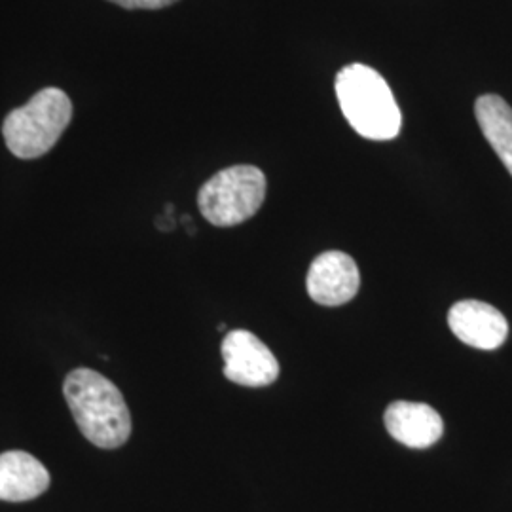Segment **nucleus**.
Masks as SVG:
<instances>
[{
  "label": "nucleus",
  "instance_id": "obj_1",
  "mask_svg": "<svg viewBox=\"0 0 512 512\" xmlns=\"http://www.w3.org/2000/svg\"><path fill=\"white\" fill-rule=\"evenodd\" d=\"M63 395L82 435L97 448L114 450L128 442L131 414L109 378L92 368H76L65 378Z\"/></svg>",
  "mask_w": 512,
  "mask_h": 512
},
{
  "label": "nucleus",
  "instance_id": "obj_6",
  "mask_svg": "<svg viewBox=\"0 0 512 512\" xmlns=\"http://www.w3.org/2000/svg\"><path fill=\"white\" fill-rule=\"evenodd\" d=\"M308 294L321 306H344L359 293L361 274L351 256L342 251H327L311 262Z\"/></svg>",
  "mask_w": 512,
  "mask_h": 512
},
{
  "label": "nucleus",
  "instance_id": "obj_11",
  "mask_svg": "<svg viewBox=\"0 0 512 512\" xmlns=\"http://www.w3.org/2000/svg\"><path fill=\"white\" fill-rule=\"evenodd\" d=\"M126 10H160L165 6L175 4L177 0H109Z\"/></svg>",
  "mask_w": 512,
  "mask_h": 512
},
{
  "label": "nucleus",
  "instance_id": "obj_5",
  "mask_svg": "<svg viewBox=\"0 0 512 512\" xmlns=\"http://www.w3.org/2000/svg\"><path fill=\"white\" fill-rule=\"evenodd\" d=\"M224 376L245 387H266L279 376V363L270 348L249 330H230L222 340Z\"/></svg>",
  "mask_w": 512,
  "mask_h": 512
},
{
  "label": "nucleus",
  "instance_id": "obj_3",
  "mask_svg": "<svg viewBox=\"0 0 512 512\" xmlns=\"http://www.w3.org/2000/svg\"><path fill=\"white\" fill-rule=\"evenodd\" d=\"M73 103L59 88H44L23 107L12 110L2 126L8 150L21 160L48 154L71 124Z\"/></svg>",
  "mask_w": 512,
  "mask_h": 512
},
{
  "label": "nucleus",
  "instance_id": "obj_2",
  "mask_svg": "<svg viewBox=\"0 0 512 512\" xmlns=\"http://www.w3.org/2000/svg\"><path fill=\"white\" fill-rule=\"evenodd\" d=\"M336 97L349 126L370 141H391L401 133L403 114L384 76L363 63L336 76Z\"/></svg>",
  "mask_w": 512,
  "mask_h": 512
},
{
  "label": "nucleus",
  "instance_id": "obj_10",
  "mask_svg": "<svg viewBox=\"0 0 512 512\" xmlns=\"http://www.w3.org/2000/svg\"><path fill=\"white\" fill-rule=\"evenodd\" d=\"M476 122L486 141L512 175V109L499 95H482L476 99Z\"/></svg>",
  "mask_w": 512,
  "mask_h": 512
},
{
  "label": "nucleus",
  "instance_id": "obj_8",
  "mask_svg": "<svg viewBox=\"0 0 512 512\" xmlns=\"http://www.w3.org/2000/svg\"><path fill=\"white\" fill-rule=\"evenodd\" d=\"M384 421L393 439L414 450L433 446L444 433V421L439 412L425 403L397 401L389 404Z\"/></svg>",
  "mask_w": 512,
  "mask_h": 512
},
{
  "label": "nucleus",
  "instance_id": "obj_9",
  "mask_svg": "<svg viewBox=\"0 0 512 512\" xmlns=\"http://www.w3.org/2000/svg\"><path fill=\"white\" fill-rule=\"evenodd\" d=\"M50 486L48 469L27 452L0 454V501L23 503L37 499Z\"/></svg>",
  "mask_w": 512,
  "mask_h": 512
},
{
  "label": "nucleus",
  "instance_id": "obj_4",
  "mask_svg": "<svg viewBox=\"0 0 512 512\" xmlns=\"http://www.w3.org/2000/svg\"><path fill=\"white\" fill-rule=\"evenodd\" d=\"M264 198V173L255 165H234L222 169L203 184L198 205L207 222L219 228H230L255 217Z\"/></svg>",
  "mask_w": 512,
  "mask_h": 512
},
{
  "label": "nucleus",
  "instance_id": "obj_7",
  "mask_svg": "<svg viewBox=\"0 0 512 512\" xmlns=\"http://www.w3.org/2000/svg\"><path fill=\"white\" fill-rule=\"evenodd\" d=\"M448 325L463 344L492 351L505 344L509 323L494 306L478 300H463L448 311Z\"/></svg>",
  "mask_w": 512,
  "mask_h": 512
}]
</instances>
